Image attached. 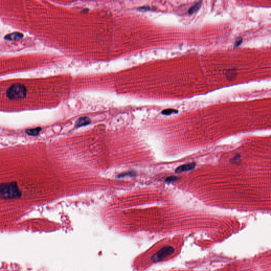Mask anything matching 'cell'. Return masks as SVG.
I'll list each match as a JSON object with an SVG mask.
<instances>
[{"label":"cell","instance_id":"cell-1","mask_svg":"<svg viewBox=\"0 0 271 271\" xmlns=\"http://www.w3.org/2000/svg\"><path fill=\"white\" fill-rule=\"evenodd\" d=\"M21 193L15 182H7L0 184V197L5 200L19 198Z\"/></svg>","mask_w":271,"mask_h":271},{"label":"cell","instance_id":"cell-2","mask_svg":"<svg viewBox=\"0 0 271 271\" xmlns=\"http://www.w3.org/2000/svg\"><path fill=\"white\" fill-rule=\"evenodd\" d=\"M27 89L25 86L21 84H15L7 89V95L10 100H18L25 97Z\"/></svg>","mask_w":271,"mask_h":271},{"label":"cell","instance_id":"cell-3","mask_svg":"<svg viewBox=\"0 0 271 271\" xmlns=\"http://www.w3.org/2000/svg\"><path fill=\"white\" fill-rule=\"evenodd\" d=\"M174 252V249L173 247L166 246L159 250L157 253L154 255L152 260L154 263H156L163 260L164 258L171 255Z\"/></svg>","mask_w":271,"mask_h":271},{"label":"cell","instance_id":"cell-4","mask_svg":"<svg viewBox=\"0 0 271 271\" xmlns=\"http://www.w3.org/2000/svg\"><path fill=\"white\" fill-rule=\"evenodd\" d=\"M196 166V163H192L190 164H185L183 165H181L177 168L175 170L176 173H180L183 172L188 171L190 170H192Z\"/></svg>","mask_w":271,"mask_h":271},{"label":"cell","instance_id":"cell-5","mask_svg":"<svg viewBox=\"0 0 271 271\" xmlns=\"http://www.w3.org/2000/svg\"><path fill=\"white\" fill-rule=\"evenodd\" d=\"M91 123V120L89 118L86 117H82L79 118V119L76 122L75 127L79 128L82 126H85L86 125H89Z\"/></svg>","mask_w":271,"mask_h":271},{"label":"cell","instance_id":"cell-6","mask_svg":"<svg viewBox=\"0 0 271 271\" xmlns=\"http://www.w3.org/2000/svg\"><path fill=\"white\" fill-rule=\"evenodd\" d=\"M23 37V34L19 32H14L10 34H9L5 37V39L7 40H18L21 39Z\"/></svg>","mask_w":271,"mask_h":271},{"label":"cell","instance_id":"cell-7","mask_svg":"<svg viewBox=\"0 0 271 271\" xmlns=\"http://www.w3.org/2000/svg\"><path fill=\"white\" fill-rule=\"evenodd\" d=\"M41 130V129L39 127L36 128L29 129L25 131V132L27 135L30 136H36L38 135Z\"/></svg>","mask_w":271,"mask_h":271},{"label":"cell","instance_id":"cell-8","mask_svg":"<svg viewBox=\"0 0 271 271\" xmlns=\"http://www.w3.org/2000/svg\"><path fill=\"white\" fill-rule=\"evenodd\" d=\"M201 4H202L201 1L197 3L194 4L192 7L190 8L189 10V14H193L194 12H196V11H198L200 9V7H201Z\"/></svg>","mask_w":271,"mask_h":271},{"label":"cell","instance_id":"cell-9","mask_svg":"<svg viewBox=\"0 0 271 271\" xmlns=\"http://www.w3.org/2000/svg\"><path fill=\"white\" fill-rule=\"evenodd\" d=\"M136 173L135 171H129L125 173H122L121 174H120L118 175V178H124L126 176H135Z\"/></svg>","mask_w":271,"mask_h":271},{"label":"cell","instance_id":"cell-10","mask_svg":"<svg viewBox=\"0 0 271 271\" xmlns=\"http://www.w3.org/2000/svg\"><path fill=\"white\" fill-rule=\"evenodd\" d=\"M162 114L164 115H171V114L173 113H178V111L174 110V109H165L162 111Z\"/></svg>","mask_w":271,"mask_h":271},{"label":"cell","instance_id":"cell-11","mask_svg":"<svg viewBox=\"0 0 271 271\" xmlns=\"http://www.w3.org/2000/svg\"><path fill=\"white\" fill-rule=\"evenodd\" d=\"M177 180H178V178H177V177L174 176H170V177L167 178L165 180V181L168 182H171L175 181Z\"/></svg>","mask_w":271,"mask_h":271},{"label":"cell","instance_id":"cell-12","mask_svg":"<svg viewBox=\"0 0 271 271\" xmlns=\"http://www.w3.org/2000/svg\"><path fill=\"white\" fill-rule=\"evenodd\" d=\"M242 41H243V38H242L239 37L238 38H237V39L236 40L235 43V46H239V45L242 43Z\"/></svg>","mask_w":271,"mask_h":271},{"label":"cell","instance_id":"cell-13","mask_svg":"<svg viewBox=\"0 0 271 271\" xmlns=\"http://www.w3.org/2000/svg\"><path fill=\"white\" fill-rule=\"evenodd\" d=\"M139 10H150V7H141L140 9H139Z\"/></svg>","mask_w":271,"mask_h":271}]
</instances>
